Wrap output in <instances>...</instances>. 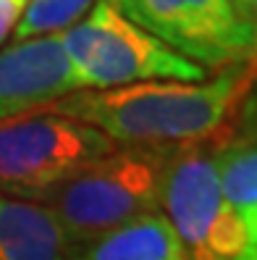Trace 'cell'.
Returning a JSON list of instances; mask_svg holds the SVG:
<instances>
[{"instance_id":"9c48e42d","label":"cell","mask_w":257,"mask_h":260,"mask_svg":"<svg viewBox=\"0 0 257 260\" xmlns=\"http://www.w3.org/2000/svg\"><path fill=\"white\" fill-rule=\"evenodd\" d=\"M74 260H184V250L158 210L74 247Z\"/></svg>"},{"instance_id":"ba28073f","label":"cell","mask_w":257,"mask_h":260,"mask_svg":"<svg viewBox=\"0 0 257 260\" xmlns=\"http://www.w3.org/2000/svg\"><path fill=\"white\" fill-rule=\"evenodd\" d=\"M0 260H74V247L45 203L0 192Z\"/></svg>"},{"instance_id":"52a82bcc","label":"cell","mask_w":257,"mask_h":260,"mask_svg":"<svg viewBox=\"0 0 257 260\" xmlns=\"http://www.w3.org/2000/svg\"><path fill=\"white\" fill-rule=\"evenodd\" d=\"M71 92H79V84L60 32L0 48V124L48 111Z\"/></svg>"},{"instance_id":"7a4b0ae2","label":"cell","mask_w":257,"mask_h":260,"mask_svg":"<svg viewBox=\"0 0 257 260\" xmlns=\"http://www.w3.org/2000/svg\"><path fill=\"white\" fill-rule=\"evenodd\" d=\"M171 150L144 145L116 147L45 197L42 203L50 208L71 247H82L113 229L158 213Z\"/></svg>"},{"instance_id":"6da1fadb","label":"cell","mask_w":257,"mask_h":260,"mask_svg":"<svg viewBox=\"0 0 257 260\" xmlns=\"http://www.w3.org/2000/svg\"><path fill=\"white\" fill-rule=\"evenodd\" d=\"M257 79V60L221 69L205 82H142L113 89H79L48 111L84 121L111 140L173 147L207 140L239 108Z\"/></svg>"},{"instance_id":"277c9868","label":"cell","mask_w":257,"mask_h":260,"mask_svg":"<svg viewBox=\"0 0 257 260\" xmlns=\"http://www.w3.org/2000/svg\"><path fill=\"white\" fill-rule=\"evenodd\" d=\"M118 145L84 121L40 111L0 124V192L42 203Z\"/></svg>"},{"instance_id":"3957f363","label":"cell","mask_w":257,"mask_h":260,"mask_svg":"<svg viewBox=\"0 0 257 260\" xmlns=\"http://www.w3.org/2000/svg\"><path fill=\"white\" fill-rule=\"evenodd\" d=\"M79 89H113L142 82H205L207 69L165 48L129 21L111 0H95L89 13L60 32Z\"/></svg>"},{"instance_id":"4fadbf2b","label":"cell","mask_w":257,"mask_h":260,"mask_svg":"<svg viewBox=\"0 0 257 260\" xmlns=\"http://www.w3.org/2000/svg\"><path fill=\"white\" fill-rule=\"evenodd\" d=\"M241 223H244V250L236 260H257V205L239 213Z\"/></svg>"},{"instance_id":"7c38bea8","label":"cell","mask_w":257,"mask_h":260,"mask_svg":"<svg viewBox=\"0 0 257 260\" xmlns=\"http://www.w3.org/2000/svg\"><path fill=\"white\" fill-rule=\"evenodd\" d=\"M24 8H26V0H0V45L13 35Z\"/></svg>"},{"instance_id":"8992f818","label":"cell","mask_w":257,"mask_h":260,"mask_svg":"<svg viewBox=\"0 0 257 260\" xmlns=\"http://www.w3.org/2000/svg\"><path fill=\"white\" fill-rule=\"evenodd\" d=\"M129 21L202 69L257 60L254 24L231 0H111Z\"/></svg>"},{"instance_id":"30bf717a","label":"cell","mask_w":257,"mask_h":260,"mask_svg":"<svg viewBox=\"0 0 257 260\" xmlns=\"http://www.w3.org/2000/svg\"><path fill=\"white\" fill-rule=\"evenodd\" d=\"M223 194L239 213L257 205V129L215 147Z\"/></svg>"},{"instance_id":"5b68a950","label":"cell","mask_w":257,"mask_h":260,"mask_svg":"<svg viewBox=\"0 0 257 260\" xmlns=\"http://www.w3.org/2000/svg\"><path fill=\"white\" fill-rule=\"evenodd\" d=\"M160 213L184 250V260H236L244 250V223L226 200L215 147L178 145L163 171Z\"/></svg>"},{"instance_id":"8fae6325","label":"cell","mask_w":257,"mask_h":260,"mask_svg":"<svg viewBox=\"0 0 257 260\" xmlns=\"http://www.w3.org/2000/svg\"><path fill=\"white\" fill-rule=\"evenodd\" d=\"M92 6L95 0H26V8L11 37L13 42H19L66 32L74 24H79Z\"/></svg>"},{"instance_id":"5bb4252c","label":"cell","mask_w":257,"mask_h":260,"mask_svg":"<svg viewBox=\"0 0 257 260\" xmlns=\"http://www.w3.org/2000/svg\"><path fill=\"white\" fill-rule=\"evenodd\" d=\"M231 3L239 8L241 16L254 24V32H257V0H231Z\"/></svg>"}]
</instances>
